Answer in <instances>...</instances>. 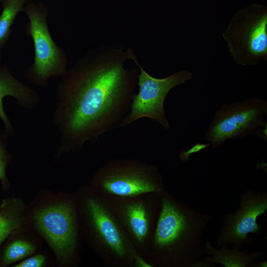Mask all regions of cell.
<instances>
[{
  "label": "cell",
  "instance_id": "9a60e30c",
  "mask_svg": "<svg viewBox=\"0 0 267 267\" xmlns=\"http://www.w3.org/2000/svg\"><path fill=\"white\" fill-rule=\"evenodd\" d=\"M2 11L0 15V49L8 41L11 26L18 13L24 11V6L30 0H1Z\"/></svg>",
  "mask_w": 267,
  "mask_h": 267
},
{
  "label": "cell",
  "instance_id": "7a4b0ae2",
  "mask_svg": "<svg viewBox=\"0 0 267 267\" xmlns=\"http://www.w3.org/2000/svg\"><path fill=\"white\" fill-rule=\"evenodd\" d=\"M161 209L144 258L150 267H212L205 259L204 232L212 217L166 189L160 193Z\"/></svg>",
  "mask_w": 267,
  "mask_h": 267
},
{
  "label": "cell",
  "instance_id": "ac0fdd59",
  "mask_svg": "<svg viewBox=\"0 0 267 267\" xmlns=\"http://www.w3.org/2000/svg\"><path fill=\"white\" fill-rule=\"evenodd\" d=\"M46 261L45 257L42 254H37L27 258L18 264L14 267H41L43 266Z\"/></svg>",
  "mask_w": 267,
  "mask_h": 267
},
{
  "label": "cell",
  "instance_id": "5bb4252c",
  "mask_svg": "<svg viewBox=\"0 0 267 267\" xmlns=\"http://www.w3.org/2000/svg\"><path fill=\"white\" fill-rule=\"evenodd\" d=\"M25 206L16 198H7L0 204V246L9 236L24 229L26 225Z\"/></svg>",
  "mask_w": 267,
  "mask_h": 267
},
{
  "label": "cell",
  "instance_id": "277c9868",
  "mask_svg": "<svg viewBox=\"0 0 267 267\" xmlns=\"http://www.w3.org/2000/svg\"><path fill=\"white\" fill-rule=\"evenodd\" d=\"M91 186L103 195L131 197L165 190L158 166L135 159L116 158L93 173Z\"/></svg>",
  "mask_w": 267,
  "mask_h": 267
},
{
  "label": "cell",
  "instance_id": "ba28073f",
  "mask_svg": "<svg viewBox=\"0 0 267 267\" xmlns=\"http://www.w3.org/2000/svg\"><path fill=\"white\" fill-rule=\"evenodd\" d=\"M36 228L63 263L76 258L80 225L76 197L67 201L45 207L35 212Z\"/></svg>",
  "mask_w": 267,
  "mask_h": 267
},
{
  "label": "cell",
  "instance_id": "2e32d148",
  "mask_svg": "<svg viewBox=\"0 0 267 267\" xmlns=\"http://www.w3.org/2000/svg\"><path fill=\"white\" fill-rule=\"evenodd\" d=\"M36 250L35 245L28 240L21 239L13 240L3 250L0 264L6 266L32 255Z\"/></svg>",
  "mask_w": 267,
  "mask_h": 267
},
{
  "label": "cell",
  "instance_id": "5b68a950",
  "mask_svg": "<svg viewBox=\"0 0 267 267\" xmlns=\"http://www.w3.org/2000/svg\"><path fill=\"white\" fill-rule=\"evenodd\" d=\"M24 11L29 20L25 25V33L32 37L35 50L34 62L25 70L24 77L29 82L44 88L50 78L62 76L66 72L67 56L51 36L47 10L44 4L29 2Z\"/></svg>",
  "mask_w": 267,
  "mask_h": 267
},
{
  "label": "cell",
  "instance_id": "8992f818",
  "mask_svg": "<svg viewBox=\"0 0 267 267\" xmlns=\"http://www.w3.org/2000/svg\"><path fill=\"white\" fill-rule=\"evenodd\" d=\"M222 37L234 60L242 66L267 60V8L253 4L238 10Z\"/></svg>",
  "mask_w": 267,
  "mask_h": 267
},
{
  "label": "cell",
  "instance_id": "52a82bcc",
  "mask_svg": "<svg viewBox=\"0 0 267 267\" xmlns=\"http://www.w3.org/2000/svg\"><path fill=\"white\" fill-rule=\"evenodd\" d=\"M101 195L118 219L137 253L144 260L161 209L160 193L131 197Z\"/></svg>",
  "mask_w": 267,
  "mask_h": 267
},
{
  "label": "cell",
  "instance_id": "44dd1931",
  "mask_svg": "<svg viewBox=\"0 0 267 267\" xmlns=\"http://www.w3.org/2000/svg\"><path fill=\"white\" fill-rule=\"evenodd\" d=\"M1 52L0 50V63L1 62Z\"/></svg>",
  "mask_w": 267,
  "mask_h": 267
},
{
  "label": "cell",
  "instance_id": "30bf717a",
  "mask_svg": "<svg viewBox=\"0 0 267 267\" xmlns=\"http://www.w3.org/2000/svg\"><path fill=\"white\" fill-rule=\"evenodd\" d=\"M132 61L138 66L137 85L138 90L133 97L130 111L124 117L120 126L125 127L142 118H148L161 125L165 130L170 128L164 107L165 99L174 88L191 79L187 70L175 72L164 78L149 74L140 65L135 56Z\"/></svg>",
  "mask_w": 267,
  "mask_h": 267
},
{
  "label": "cell",
  "instance_id": "4fadbf2b",
  "mask_svg": "<svg viewBox=\"0 0 267 267\" xmlns=\"http://www.w3.org/2000/svg\"><path fill=\"white\" fill-rule=\"evenodd\" d=\"M204 247L205 255L210 256L205 257V259L214 266L215 264H219L224 267H248L250 263L263 254L259 250L249 253L247 250L241 251L234 247L231 249L227 246L217 248L209 241L205 242Z\"/></svg>",
  "mask_w": 267,
  "mask_h": 267
},
{
  "label": "cell",
  "instance_id": "7c38bea8",
  "mask_svg": "<svg viewBox=\"0 0 267 267\" xmlns=\"http://www.w3.org/2000/svg\"><path fill=\"white\" fill-rule=\"evenodd\" d=\"M6 96L14 97L20 106L28 110L36 108L39 103L37 92L16 79L5 65L0 64V118L4 126V132L9 136H13L14 129L3 105V99Z\"/></svg>",
  "mask_w": 267,
  "mask_h": 267
},
{
  "label": "cell",
  "instance_id": "8fae6325",
  "mask_svg": "<svg viewBox=\"0 0 267 267\" xmlns=\"http://www.w3.org/2000/svg\"><path fill=\"white\" fill-rule=\"evenodd\" d=\"M267 211V192L248 189L240 197L238 209L226 213L221 217V227L216 240L217 248L228 244L241 249L242 244L252 246L254 239L248 235L261 233V226L257 219L265 215Z\"/></svg>",
  "mask_w": 267,
  "mask_h": 267
},
{
  "label": "cell",
  "instance_id": "3957f363",
  "mask_svg": "<svg viewBox=\"0 0 267 267\" xmlns=\"http://www.w3.org/2000/svg\"><path fill=\"white\" fill-rule=\"evenodd\" d=\"M76 200L81 229L105 266L150 267L100 193L86 186Z\"/></svg>",
  "mask_w": 267,
  "mask_h": 267
},
{
  "label": "cell",
  "instance_id": "e0dca14e",
  "mask_svg": "<svg viewBox=\"0 0 267 267\" xmlns=\"http://www.w3.org/2000/svg\"><path fill=\"white\" fill-rule=\"evenodd\" d=\"M8 136L4 132L3 133H0V180L5 188L8 186L9 182L6 175V169L11 158L7 149Z\"/></svg>",
  "mask_w": 267,
  "mask_h": 267
},
{
  "label": "cell",
  "instance_id": "7402d4cb",
  "mask_svg": "<svg viewBox=\"0 0 267 267\" xmlns=\"http://www.w3.org/2000/svg\"><path fill=\"white\" fill-rule=\"evenodd\" d=\"M1 0H0V1H1Z\"/></svg>",
  "mask_w": 267,
  "mask_h": 267
},
{
  "label": "cell",
  "instance_id": "6da1fadb",
  "mask_svg": "<svg viewBox=\"0 0 267 267\" xmlns=\"http://www.w3.org/2000/svg\"><path fill=\"white\" fill-rule=\"evenodd\" d=\"M134 55L121 48L91 51L61 76L52 116L58 156L82 151L120 126L135 93L139 71L125 67Z\"/></svg>",
  "mask_w": 267,
  "mask_h": 267
},
{
  "label": "cell",
  "instance_id": "ffe728a7",
  "mask_svg": "<svg viewBox=\"0 0 267 267\" xmlns=\"http://www.w3.org/2000/svg\"><path fill=\"white\" fill-rule=\"evenodd\" d=\"M267 261L255 262V261L249 264L248 267H267Z\"/></svg>",
  "mask_w": 267,
  "mask_h": 267
},
{
  "label": "cell",
  "instance_id": "d6986e66",
  "mask_svg": "<svg viewBox=\"0 0 267 267\" xmlns=\"http://www.w3.org/2000/svg\"><path fill=\"white\" fill-rule=\"evenodd\" d=\"M211 144L209 143H197V144L193 145L191 147L189 150L187 151H182L180 152L179 155V158L181 161L186 162L187 161L190 156L193 153H197L199 152L203 149H205L208 146L210 145Z\"/></svg>",
  "mask_w": 267,
  "mask_h": 267
},
{
  "label": "cell",
  "instance_id": "9c48e42d",
  "mask_svg": "<svg viewBox=\"0 0 267 267\" xmlns=\"http://www.w3.org/2000/svg\"><path fill=\"white\" fill-rule=\"evenodd\" d=\"M267 112V101L257 97L224 104L217 110L204 138L213 148H218L228 139H239L259 128H266L263 118Z\"/></svg>",
  "mask_w": 267,
  "mask_h": 267
}]
</instances>
